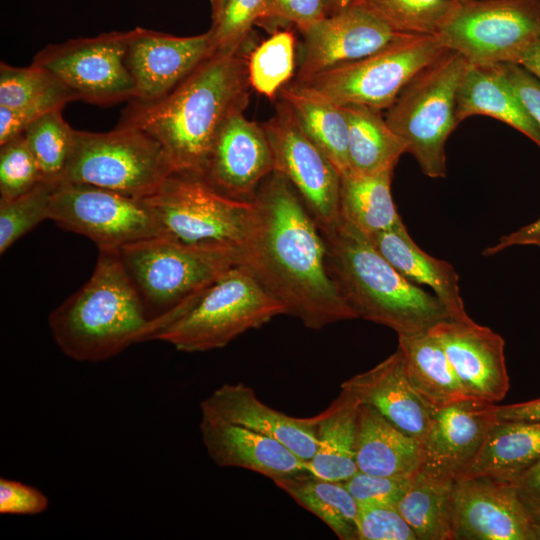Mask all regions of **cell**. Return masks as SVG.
Returning a JSON list of instances; mask_svg holds the SVG:
<instances>
[{
	"instance_id": "cell-16",
	"label": "cell",
	"mask_w": 540,
	"mask_h": 540,
	"mask_svg": "<svg viewBox=\"0 0 540 540\" xmlns=\"http://www.w3.org/2000/svg\"><path fill=\"white\" fill-rule=\"evenodd\" d=\"M213 52L209 30L188 37L141 27L130 30L125 63L135 84L131 101L144 104L159 101Z\"/></svg>"
},
{
	"instance_id": "cell-46",
	"label": "cell",
	"mask_w": 540,
	"mask_h": 540,
	"mask_svg": "<svg viewBox=\"0 0 540 540\" xmlns=\"http://www.w3.org/2000/svg\"><path fill=\"white\" fill-rule=\"evenodd\" d=\"M518 97L540 127V80L520 65L499 64Z\"/></svg>"
},
{
	"instance_id": "cell-2",
	"label": "cell",
	"mask_w": 540,
	"mask_h": 540,
	"mask_svg": "<svg viewBox=\"0 0 540 540\" xmlns=\"http://www.w3.org/2000/svg\"><path fill=\"white\" fill-rule=\"evenodd\" d=\"M249 87L244 47L214 51L159 101H130L118 125L136 127L155 138L174 172L201 176L222 126L232 114L246 109Z\"/></svg>"
},
{
	"instance_id": "cell-15",
	"label": "cell",
	"mask_w": 540,
	"mask_h": 540,
	"mask_svg": "<svg viewBox=\"0 0 540 540\" xmlns=\"http://www.w3.org/2000/svg\"><path fill=\"white\" fill-rule=\"evenodd\" d=\"M514 482L467 476L454 487L453 540H538Z\"/></svg>"
},
{
	"instance_id": "cell-4",
	"label": "cell",
	"mask_w": 540,
	"mask_h": 540,
	"mask_svg": "<svg viewBox=\"0 0 540 540\" xmlns=\"http://www.w3.org/2000/svg\"><path fill=\"white\" fill-rule=\"evenodd\" d=\"M321 231L331 272L359 318L391 328L398 336L427 332L449 318L433 293L407 280L344 219Z\"/></svg>"
},
{
	"instance_id": "cell-42",
	"label": "cell",
	"mask_w": 540,
	"mask_h": 540,
	"mask_svg": "<svg viewBox=\"0 0 540 540\" xmlns=\"http://www.w3.org/2000/svg\"><path fill=\"white\" fill-rule=\"evenodd\" d=\"M414 475L383 476L358 471L343 484L358 505L397 506Z\"/></svg>"
},
{
	"instance_id": "cell-33",
	"label": "cell",
	"mask_w": 540,
	"mask_h": 540,
	"mask_svg": "<svg viewBox=\"0 0 540 540\" xmlns=\"http://www.w3.org/2000/svg\"><path fill=\"white\" fill-rule=\"evenodd\" d=\"M281 99L339 175L350 170L348 124L342 107L293 85L281 89Z\"/></svg>"
},
{
	"instance_id": "cell-3",
	"label": "cell",
	"mask_w": 540,
	"mask_h": 540,
	"mask_svg": "<svg viewBox=\"0 0 540 540\" xmlns=\"http://www.w3.org/2000/svg\"><path fill=\"white\" fill-rule=\"evenodd\" d=\"M52 337L69 358L109 359L151 339L153 322L119 251L99 250L90 279L49 316Z\"/></svg>"
},
{
	"instance_id": "cell-7",
	"label": "cell",
	"mask_w": 540,
	"mask_h": 540,
	"mask_svg": "<svg viewBox=\"0 0 540 540\" xmlns=\"http://www.w3.org/2000/svg\"><path fill=\"white\" fill-rule=\"evenodd\" d=\"M446 50L435 35L404 34L373 54L294 80L291 85L339 106L382 111Z\"/></svg>"
},
{
	"instance_id": "cell-11",
	"label": "cell",
	"mask_w": 540,
	"mask_h": 540,
	"mask_svg": "<svg viewBox=\"0 0 540 540\" xmlns=\"http://www.w3.org/2000/svg\"><path fill=\"white\" fill-rule=\"evenodd\" d=\"M435 36L470 64H516L540 38V0H462Z\"/></svg>"
},
{
	"instance_id": "cell-24",
	"label": "cell",
	"mask_w": 540,
	"mask_h": 540,
	"mask_svg": "<svg viewBox=\"0 0 540 540\" xmlns=\"http://www.w3.org/2000/svg\"><path fill=\"white\" fill-rule=\"evenodd\" d=\"M474 115L502 121L540 148V127L527 112L499 64L469 63L463 75L456 97L457 123Z\"/></svg>"
},
{
	"instance_id": "cell-12",
	"label": "cell",
	"mask_w": 540,
	"mask_h": 540,
	"mask_svg": "<svg viewBox=\"0 0 540 540\" xmlns=\"http://www.w3.org/2000/svg\"><path fill=\"white\" fill-rule=\"evenodd\" d=\"M49 219L93 241L99 250H116L162 235L153 210L144 198L100 187L57 182Z\"/></svg>"
},
{
	"instance_id": "cell-48",
	"label": "cell",
	"mask_w": 540,
	"mask_h": 540,
	"mask_svg": "<svg viewBox=\"0 0 540 540\" xmlns=\"http://www.w3.org/2000/svg\"><path fill=\"white\" fill-rule=\"evenodd\" d=\"M515 245H532L540 248V216L535 221L501 237L496 245L488 247L483 254L486 256L495 255Z\"/></svg>"
},
{
	"instance_id": "cell-14",
	"label": "cell",
	"mask_w": 540,
	"mask_h": 540,
	"mask_svg": "<svg viewBox=\"0 0 540 540\" xmlns=\"http://www.w3.org/2000/svg\"><path fill=\"white\" fill-rule=\"evenodd\" d=\"M274 158V171L296 190L321 230L340 219V175L298 125L281 99L263 124Z\"/></svg>"
},
{
	"instance_id": "cell-43",
	"label": "cell",
	"mask_w": 540,
	"mask_h": 540,
	"mask_svg": "<svg viewBox=\"0 0 540 540\" xmlns=\"http://www.w3.org/2000/svg\"><path fill=\"white\" fill-rule=\"evenodd\" d=\"M358 506L359 540H417L397 506Z\"/></svg>"
},
{
	"instance_id": "cell-28",
	"label": "cell",
	"mask_w": 540,
	"mask_h": 540,
	"mask_svg": "<svg viewBox=\"0 0 540 540\" xmlns=\"http://www.w3.org/2000/svg\"><path fill=\"white\" fill-rule=\"evenodd\" d=\"M539 459L540 422L497 420L461 477L487 476L514 482Z\"/></svg>"
},
{
	"instance_id": "cell-38",
	"label": "cell",
	"mask_w": 540,
	"mask_h": 540,
	"mask_svg": "<svg viewBox=\"0 0 540 540\" xmlns=\"http://www.w3.org/2000/svg\"><path fill=\"white\" fill-rule=\"evenodd\" d=\"M295 69V36L275 31L248 56V79L258 93L273 99Z\"/></svg>"
},
{
	"instance_id": "cell-40",
	"label": "cell",
	"mask_w": 540,
	"mask_h": 540,
	"mask_svg": "<svg viewBox=\"0 0 540 540\" xmlns=\"http://www.w3.org/2000/svg\"><path fill=\"white\" fill-rule=\"evenodd\" d=\"M270 0H227L209 32L214 51L234 52L244 47L252 26L261 21Z\"/></svg>"
},
{
	"instance_id": "cell-37",
	"label": "cell",
	"mask_w": 540,
	"mask_h": 540,
	"mask_svg": "<svg viewBox=\"0 0 540 540\" xmlns=\"http://www.w3.org/2000/svg\"><path fill=\"white\" fill-rule=\"evenodd\" d=\"M76 131L63 118L62 109L49 111L23 132L44 180L59 182L72 157Z\"/></svg>"
},
{
	"instance_id": "cell-26",
	"label": "cell",
	"mask_w": 540,
	"mask_h": 540,
	"mask_svg": "<svg viewBox=\"0 0 540 540\" xmlns=\"http://www.w3.org/2000/svg\"><path fill=\"white\" fill-rule=\"evenodd\" d=\"M422 443L405 434L376 410L360 404L356 429V465L372 475H414L422 467Z\"/></svg>"
},
{
	"instance_id": "cell-29",
	"label": "cell",
	"mask_w": 540,
	"mask_h": 540,
	"mask_svg": "<svg viewBox=\"0 0 540 540\" xmlns=\"http://www.w3.org/2000/svg\"><path fill=\"white\" fill-rule=\"evenodd\" d=\"M398 349L411 385L430 408L473 398L464 390L442 346L429 331L398 336Z\"/></svg>"
},
{
	"instance_id": "cell-10",
	"label": "cell",
	"mask_w": 540,
	"mask_h": 540,
	"mask_svg": "<svg viewBox=\"0 0 540 540\" xmlns=\"http://www.w3.org/2000/svg\"><path fill=\"white\" fill-rule=\"evenodd\" d=\"M144 199L163 234L186 243L228 244L243 249L256 209L253 199L224 195L191 172H173Z\"/></svg>"
},
{
	"instance_id": "cell-31",
	"label": "cell",
	"mask_w": 540,
	"mask_h": 540,
	"mask_svg": "<svg viewBox=\"0 0 540 540\" xmlns=\"http://www.w3.org/2000/svg\"><path fill=\"white\" fill-rule=\"evenodd\" d=\"M341 107L348 124L351 169L365 174L393 171L407 146L382 117L381 110L361 105Z\"/></svg>"
},
{
	"instance_id": "cell-51",
	"label": "cell",
	"mask_w": 540,
	"mask_h": 540,
	"mask_svg": "<svg viewBox=\"0 0 540 540\" xmlns=\"http://www.w3.org/2000/svg\"><path fill=\"white\" fill-rule=\"evenodd\" d=\"M352 0H330L329 15L337 13L349 6Z\"/></svg>"
},
{
	"instance_id": "cell-34",
	"label": "cell",
	"mask_w": 540,
	"mask_h": 540,
	"mask_svg": "<svg viewBox=\"0 0 540 540\" xmlns=\"http://www.w3.org/2000/svg\"><path fill=\"white\" fill-rule=\"evenodd\" d=\"M455 482L421 469L413 476L397 508L417 540H453Z\"/></svg>"
},
{
	"instance_id": "cell-45",
	"label": "cell",
	"mask_w": 540,
	"mask_h": 540,
	"mask_svg": "<svg viewBox=\"0 0 540 540\" xmlns=\"http://www.w3.org/2000/svg\"><path fill=\"white\" fill-rule=\"evenodd\" d=\"M329 5L330 0H270L262 20L293 22L303 32L329 15Z\"/></svg>"
},
{
	"instance_id": "cell-21",
	"label": "cell",
	"mask_w": 540,
	"mask_h": 540,
	"mask_svg": "<svg viewBox=\"0 0 540 540\" xmlns=\"http://www.w3.org/2000/svg\"><path fill=\"white\" fill-rule=\"evenodd\" d=\"M200 408L201 413L281 442L307 462L316 452L314 416L295 417L278 411L262 402L244 383L223 384L201 402Z\"/></svg>"
},
{
	"instance_id": "cell-23",
	"label": "cell",
	"mask_w": 540,
	"mask_h": 540,
	"mask_svg": "<svg viewBox=\"0 0 540 540\" xmlns=\"http://www.w3.org/2000/svg\"><path fill=\"white\" fill-rule=\"evenodd\" d=\"M340 388L423 445L431 408L411 385L398 348L373 368L342 382Z\"/></svg>"
},
{
	"instance_id": "cell-41",
	"label": "cell",
	"mask_w": 540,
	"mask_h": 540,
	"mask_svg": "<svg viewBox=\"0 0 540 540\" xmlns=\"http://www.w3.org/2000/svg\"><path fill=\"white\" fill-rule=\"evenodd\" d=\"M44 181L24 135L0 145V199L20 196Z\"/></svg>"
},
{
	"instance_id": "cell-27",
	"label": "cell",
	"mask_w": 540,
	"mask_h": 540,
	"mask_svg": "<svg viewBox=\"0 0 540 540\" xmlns=\"http://www.w3.org/2000/svg\"><path fill=\"white\" fill-rule=\"evenodd\" d=\"M360 401L341 389L331 404L314 415L317 449L307 462L313 475L344 482L358 472L356 465V429Z\"/></svg>"
},
{
	"instance_id": "cell-25",
	"label": "cell",
	"mask_w": 540,
	"mask_h": 540,
	"mask_svg": "<svg viewBox=\"0 0 540 540\" xmlns=\"http://www.w3.org/2000/svg\"><path fill=\"white\" fill-rule=\"evenodd\" d=\"M374 247L410 282L428 286L445 306L449 318L466 320L459 277L446 261L423 251L411 238L403 222L369 238Z\"/></svg>"
},
{
	"instance_id": "cell-50",
	"label": "cell",
	"mask_w": 540,
	"mask_h": 540,
	"mask_svg": "<svg viewBox=\"0 0 540 540\" xmlns=\"http://www.w3.org/2000/svg\"><path fill=\"white\" fill-rule=\"evenodd\" d=\"M516 64L540 80V38L520 56Z\"/></svg>"
},
{
	"instance_id": "cell-32",
	"label": "cell",
	"mask_w": 540,
	"mask_h": 540,
	"mask_svg": "<svg viewBox=\"0 0 540 540\" xmlns=\"http://www.w3.org/2000/svg\"><path fill=\"white\" fill-rule=\"evenodd\" d=\"M296 503L324 522L341 540H359V506L343 482L303 472L273 481Z\"/></svg>"
},
{
	"instance_id": "cell-5",
	"label": "cell",
	"mask_w": 540,
	"mask_h": 540,
	"mask_svg": "<svg viewBox=\"0 0 540 540\" xmlns=\"http://www.w3.org/2000/svg\"><path fill=\"white\" fill-rule=\"evenodd\" d=\"M281 314L283 304L239 264L152 319V340L188 353L220 349Z\"/></svg>"
},
{
	"instance_id": "cell-6",
	"label": "cell",
	"mask_w": 540,
	"mask_h": 540,
	"mask_svg": "<svg viewBox=\"0 0 540 540\" xmlns=\"http://www.w3.org/2000/svg\"><path fill=\"white\" fill-rule=\"evenodd\" d=\"M468 65L461 54L447 49L388 108L386 122L430 178L446 176L445 144L458 125L456 97Z\"/></svg>"
},
{
	"instance_id": "cell-19",
	"label": "cell",
	"mask_w": 540,
	"mask_h": 540,
	"mask_svg": "<svg viewBox=\"0 0 540 540\" xmlns=\"http://www.w3.org/2000/svg\"><path fill=\"white\" fill-rule=\"evenodd\" d=\"M442 346L466 393L490 403L509 390L504 339L489 327L466 320L445 319L428 330Z\"/></svg>"
},
{
	"instance_id": "cell-9",
	"label": "cell",
	"mask_w": 540,
	"mask_h": 540,
	"mask_svg": "<svg viewBox=\"0 0 540 540\" xmlns=\"http://www.w3.org/2000/svg\"><path fill=\"white\" fill-rule=\"evenodd\" d=\"M174 172L162 145L131 126L76 131L72 157L59 182L81 183L135 198L154 194Z\"/></svg>"
},
{
	"instance_id": "cell-13",
	"label": "cell",
	"mask_w": 540,
	"mask_h": 540,
	"mask_svg": "<svg viewBox=\"0 0 540 540\" xmlns=\"http://www.w3.org/2000/svg\"><path fill=\"white\" fill-rule=\"evenodd\" d=\"M130 30L50 44L33 64L55 75L77 97L91 104L111 106L131 101L135 84L126 66Z\"/></svg>"
},
{
	"instance_id": "cell-8",
	"label": "cell",
	"mask_w": 540,
	"mask_h": 540,
	"mask_svg": "<svg viewBox=\"0 0 540 540\" xmlns=\"http://www.w3.org/2000/svg\"><path fill=\"white\" fill-rule=\"evenodd\" d=\"M119 253L141 296L166 311L244 264L241 247L186 243L165 234L126 245Z\"/></svg>"
},
{
	"instance_id": "cell-44",
	"label": "cell",
	"mask_w": 540,
	"mask_h": 540,
	"mask_svg": "<svg viewBox=\"0 0 540 540\" xmlns=\"http://www.w3.org/2000/svg\"><path fill=\"white\" fill-rule=\"evenodd\" d=\"M49 505L39 489L20 481L0 479V513L9 515H37Z\"/></svg>"
},
{
	"instance_id": "cell-17",
	"label": "cell",
	"mask_w": 540,
	"mask_h": 540,
	"mask_svg": "<svg viewBox=\"0 0 540 540\" xmlns=\"http://www.w3.org/2000/svg\"><path fill=\"white\" fill-rule=\"evenodd\" d=\"M496 422L497 405L476 398L431 408L421 470L457 480L472 464Z\"/></svg>"
},
{
	"instance_id": "cell-52",
	"label": "cell",
	"mask_w": 540,
	"mask_h": 540,
	"mask_svg": "<svg viewBox=\"0 0 540 540\" xmlns=\"http://www.w3.org/2000/svg\"><path fill=\"white\" fill-rule=\"evenodd\" d=\"M210 2H211L212 21H213L219 16L227 0H210Z\"/></svg>"
},
{
	"instance_id": "cell-49",
	"label": "cell",
	"mask_w": 540,
	"mask_h": 540,
	"mask_svg": "<svg viewBox=\"0 0 540 540\" xmlns=\"http://www.w3.org/2000/svg\"><path fill=\"white\" fill-rule=\"evenodd\" d=\"M497 420L540 422V398L497 406Z\"/></svg>"
},
{
	"instance_id": "cell-18",
	"label": "cell",
	"mask_w": 540,
	"mask_h": 540,
	"mask_svg": "<svg viewBox=\"0 0 540 540\" xmlns=\"http://www.w3.org/2000/svg\"><path fill=\"white\" fill-rule=\"evenodd\" d=\"M273 171V152L263 124L238 111L220 129L201 177L224 195L251 200Z\"/></svg>"
},
{
	"instance_id": "cell-35",
	"label": "cell",
	"mask_w": 540,
	"mask_h": 540,
	"mask_svg": "<svg viewBox=\"0 0 540 540\" xmlns=\"http://www.w3.org/2000/svg\"><path fill=\"white\" fill-rule=\"evenodd\" d=\"M78 97L47 69L31 64L16 67L0 63V106L47 113Z\"/></svg>"
},
{
	"instance_id": "cell-20",
	"label": "cell",
	"mask_w": 540,
	"mask_h": 540,
	"mask_svg": "<svg viewBox=\"0 0 540 540\" xmlns=\"http://www.w3.org/2000/svg\"><path fill=\"white\" fill-rule=\"evenodd\" d=\"M302 34L303 55L295 80L366 57L404 35L353 5L328 15Z\"/></svg>"
},
{
	"instance_id": "cell-36",
	"label": "cell",
	"mask_w": 540,
	"mask_h": 540,
	"mask_svg": "<svg viewBox=\"0 0 540 540\" xmlns=\"http://www.w3.org/2000/svg\"><path fill=\"white\" fill-rule=\"evenodd\" d=\"M462 0H352L400 34L435 35Z\"/></svg>"
},
{
	"instance_id": "cell-30",
	"label": "cell",
	"mask_w": 540,
	"mask_h": 540,
	"mask_svg": "<svg viewBox=\"0 0 540 540\" xmlns=\"http://www.w3.org/2000/svg\"><path fill=\"white\" fill-rule=\"evenodd\" d=\"M393 171L340 175V217L368 238L402 222L391 194Z\"/></svg>"
},
{
	"instance_id": "cell-22",
	"label": "cell",
	"mask_w": 540,
	"mask_h": 540,
	"mask_svg": "<svg viewBox=\"0 0 540 540\" xmlns=\"http://www.w3.org/2000/svg\"><path fill=\"white\" fill-rule=\"evenodd\" d=\"M202 442L220 467L250 470L275 481L309 472L307 461L281 442L247 428L202 413Z\"/></svg>"
},
{
	"instance_id": "cell-39",
	"label": "cell",
	"mask_w": 540,
	"mask_h": 540,
	"mask_svg": "<svg viewBox=\"0 0 540 540\" xmlns=\"http://www.w3.org/2000/svg\"><path fill=\"white\" fill-rule=\"evenodd\" d=\"M57 182L44 180L32 190L12 199H0V253L42 221L49 219Z\"/></svg>"
},
{
	"instance_id": "cell-1",
	"label": "cell",
	"mask_w": 540,
	"mask_h": 540,
	"mask_svg": "<svg viewBox=\"0 0 540 540\" xmlns=\"http://www.w3.org/2000/svg\"><path fill=\"white\" fill-rule=\"evenodd\" d=\"M253 200L244 265L286 314L313 330L359 318L331 272L321 229L290 182L273 171Z\"/></svg>"
},
{
	"instance_id": "cell-47",
	"label": "cell",
	"mask_w": 540,
	"mask_h": 540,
	"mask_svg": "<svg viewBox=\"0 0 540 540\" xmlns=\"http://www.w3.org/2000/svg\"><path fill=\"white\" fill-rule=\"evenodd\" d=\"M514 484L520 499L540 528V459L524 471Z\"/></svg>"
}]
</instances>
